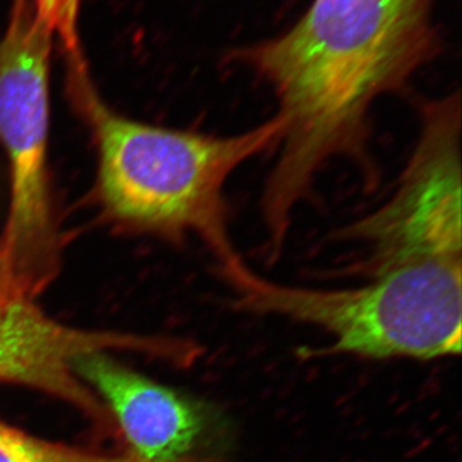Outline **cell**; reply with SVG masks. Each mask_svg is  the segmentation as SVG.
Segmentation results:
<instances>
[{
  "instance_id": "6da1fadb",
  "label": "cell",
  "mask_w": 462,
  "mask_h": 462,
  "mask_svg": "<svg viewBox=\"0 0 462 462\" xmlns=\"http://www.w3.org/2000/svg\"><path fill=\"white\" fill-rule=\"evenodd\" d=\"M431 0H315L293 29L243 48L247 65L278 97L284 124L279 157L264 182L261 212L267 247H284L294 209L334 157L378 178L367 152L369 111L400 90L438 51Z\"/></svg>"
},
{
  "instance_id": "7a4b0ae2",
  "label": "cell",
  "mask_w": 462,
  "mask_h": 462,
  "mask_svg": "<svg viewBox=\"0 0 462 462\" xmlns=\"http://www.w3.org/2000/svg\"><path fill=\"white\" fill-rule=\"evenodd\" d=\"M69 83L98 148L97 191L105 215L125 229L167 239L199 236L218 273L245 264L231 240L225 184L243 163L279 147L282 118L236 135L180 132L116 114L89 74L69 76Z\"/></svg>"
},
{
  "instance_id": "3957f363",
  "label": "cell",
  "mask_w": 462,
  "mask_h": 462,
  "mask_svg": "<svg viewBox=\"0 0 462 462\" xmlns=\"http://www.w3.org/2000/svg\"><path fill=\"white\" fill-rule=\"evenodd\" d=\"M221 279L238 311L327 330L334 343L316 355L430 361L461 352L462 258L398 267L348 289L291 287L248 264Z\"/></svg>"
},
{
  "instance_id": "277c9868",
  "label": "cell",
  "mask_w": 462,
  "mask_h": 462,
  "mask_svg": "<svg viewBox=\"0 0 462 462\" xmlns=\"http://www.w3.org/2000/svg\"><path fill=\"white\" fill-rule=\"evenodd\" d=\"M54 42L29 0H12L0 38V143L11 169V205L0 245L17 278L36 297L60 269L47 171Z\"/></svg>"
},
{
  "instance_id": "5b68a950",
  "label": "cell",
  "mask_w": 462,
  "mask_h": 462,
  "mask_svg": "<svg viewBox=\"0 0 462 462\" xmlns=\"http://www.w3.org/2000/svg\"><path fill=\"white\" fill-rule=\"evenodd\" d=\"M421 130L393 196L343 231L358 242L349 273H376L462 258L460 94L422 103Z\"/></svg>"
},
{
  "instance_id": "8992f818",
  "label": "cell",
  "mask_w": 462,
  "mask_h": 462,
  "mask_svg": "<svg viewBox=\"0 0 462 462\" xmlns=\"http://www.w3.org/2000/svg\"><path fill=\"white\" fill-rule=\"evenodd\" d=\"M75 367L134 462L226 461L229 422L214 404L148 379L107 352L85 355Z\"/></svg>"
},
{
  "instance_id": "52a82bcc",
  "label": "cell",
  "mask_w": 462,
  "mask_h": 462,
  "mask_svg": "<svg viewBox=\"0 0 462 462\" xmlns=\"http://www.w3.org/2000/svg\"><path fill=\"white\" fill-rule=\"evenodd\" d=\"M17 278L0 245V383L29 385L44 373L56 345V322Z\"/></svg>"
},
{
  "instance_id": "ba28073f",
  "label": "cell",
  "mask_w": 462,
  "mask_h": 462,
  "mask_svg": "<svg viewBox=\"0 0 462 462\" xmlns=\"http://www.w3.org/2000/svg\"><path fill=\"white\" fill-rule=\"evenodd\" d=\"M0 462H134L124 452L102 454L42 439L0 419Z\"/></svg>"
},
{
  "instance_id": "9c48e42d",
  "label": "cell",
  "mask_w": 462,
  "mask_h": 462,
  "mask_svg": "<svg viewBox=\"0 0 462 462\" xmlns=\"http://www.w3.org/2000/svg\"><path fill=\"white\" fill-rule=\"evenodd\" d=\"M81 2L83 0H29L36 16L62 48L67 69L87 66L79 35Z\"/></svg>"
}]
</instances>
